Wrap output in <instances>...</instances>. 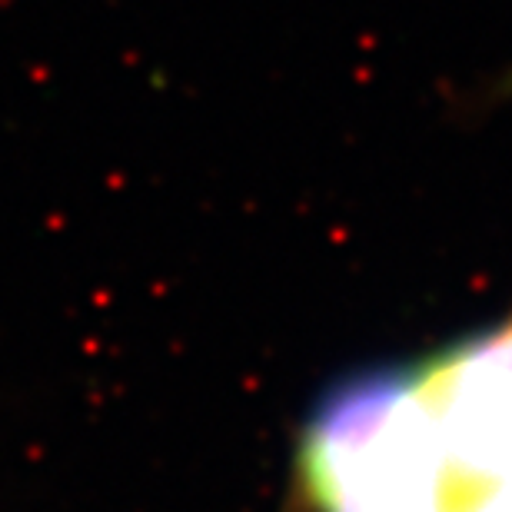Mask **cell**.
<instances>
[{
  "instance_id": "cell-2",
  "label": "cell",
  "mask_w": 512,
  "mask_h": 512,
  "mask_svg": "<svg viewBox=\"0 0 512 512\" xmlns=\"http://www.w3.org/2000/svg\"><path fill=\"white\" fill-rule=\"evenodd\" d=\"M506 90H509V94H512V70H509V77H506Z\"/></svg>"
},
{
  "instance_id": "cell-1",
  "label": "cell",
  "mask_w": 512,
  "mask_h": 512,
  "mask_svg": "<svg viewBox=\"0 0 512 512\" xmlns=\"http://www.w3.org/2000/svg\"><path fill=\"white\" fill-rule=\"evenodd\" d=\"M306 512H512V313L350 376L303 423Z\"/></svg>"
}]
</instances>
